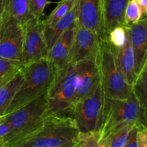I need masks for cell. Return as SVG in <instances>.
<instances>
[{"instance_id":"1","label":"cell","mask_w":147,"mask_h":147,"mask_svg":"<svg viewBox=\"0 0 147 147\" xmlns=\"http://www.w3.org/2000/svg\"><path fill=\"white\" fill-rule=\"evenodd\" d=\"M79 129L73 119L49 113L42 124L13 147L76 146Z\"/></svg>"},{"instance_id":"2","label":"cell","mask_w":147,"mask_h":147,"mask_svg":"<svg viewBox=\"0 0 147 147\" xmlns=\"http://www.w3.org/2000/svg\"><path fill=\"white\" fill-rule=\"evenodd\" d=\"M80 63H69L52 81L47 99L50 114L72 118L79 86Z\"/></svg>"},{"instance_id":"3","label":"cell","mask_w":147,"mask_h":147,"mask_svg":"<svg viewBox=\"0 0 147 147\" xmlns=\"http://www.w3.org/2000/svg\"><path fill=\"white\" fill-rule=\"evenodd\" d=\"M134 125L146 126V113L141 109L132 91L124 100L104 96L102 122L98 131L100 139L111 131Z\"/></svg>"},{"instance_id":"4","label":"cell","mask_w":147,"mask_h":147,"mask_svg":"<svg viewBox=\"0 0 147 147\" xmlns=\"http://www.w3.org/2000/svg\"><path fill=\"white\" fill-rule=\"evenodd\" d=\"M47 91L23 105L14 111L4 115V121L11 128V132L4 139L7 146H12L32 133L49 114Z\"/></svg>"},{"instance_id":"5","label":"cell","mask_w":147,"mask_h":147,"mask_svg":"<svg viewBox=\"0 0 147 147\" xmlns=\"http://www.w3.org/2000/svg\"><path fill=\"white\" fill-rule=\"evenodd\" d=\"M22 70L23 81L14 96L5 114L14 111L47 92L53 81V73L46 58L22 65Z\"/></svg>"},{"instance_id":"6","label":"cell","mask_w":147,"mask_h":147,"mask_svg":"<svg viewBox=\"0 0 147 147\" xmlns=\"http://www.w3.org/2000/svg\"><path fill=\"white\" fill-rule=\"evenodd\" d=\"M96 64L104 95L109 98L124 100L131 93L123 74L116 65L111 45L108 41L100 42V52Z\"/></svg>"},{"instance_id":"7","label":"cell","mask_w":147,"mask_h":147,"mask_svg":"<svg viewBox=\"0 0 147 147\" xmlns=\"http://www.w3.org/2000/svg\"><path fill=\"white\" fill-rule=\"evenodd\" d=\"M104 96L100 81L90 94L75 106L72 119L75 121L80 131H98L103 117Z\"/></svg>"},{"instance_id":"8","label":"cell","mask_w":147,"mask_h":147,"mask_svg":"<svg viewBox=\"0 0 147 147\" xmlns=\"http://www.w3.org/2000/svg\"><path fill=\"white\" fill-rule=\"evenodd\" d=\"M24 40L21 63L23 66L46 58L47 46L42 31L41 21L31 17L23 24Z\"/></svg>"},{"instance_id":"9","label":"cell","mask_w":147,"mask_h":147,"mask_svg":"<svg viewBox=\"0 0 147 147\" xmlns=\"http://www.w3.org/2000/svg\"><path fill=\"white\" fill-rule=\"evenodd\" d=\"M23 40V24L13 17H4L0 28V57L21 62Z\"/></svg>"},{"instance_id":"10","label":"cell","mask_w":147,"mask_h":147,"mask_svg":"<svg viewBox=\"0 0 147 147\" xmlns=\"http://www.w3.org/2000/svg\"><path fill=\"white\" fill-rule=\"evenodd\" d=\"M100 42L94 33L77 23V30L69 56L68 64L85 60L96 63L100 52Z\"/></svg>"},{"instance_id":"11","label":"cell","mask_w":147,"mask_h":147,"mask_svg":"<svg viewBox=\"0 0 147 147\" xmlns=\"http://www.w3.org/2000/svg\"><path fill=\"white\" fill-rule=\"evenodd\" d=\"M76 22L94 33L100 41H108L105 35L100 0H77Z\"/></svg>"},{"instance_id":"12","label":"cell","mask_w":147,"mask_h":147,"mask_svg":"<svg viewBox=\"0 0 147 147\" xmlns=\"http://www.w3.org/2000/svg\"><path fill=\"white\" fill-rule=\"evenodd\" d=\"M76 30L77 22H76L63 33L54 45L47 50L46 59L51 68L53 79L55 78L68 65L69 56L74 41Z\"/></svg>"},{"instance_id":"13","label":"cell","mask_w":147,"mask_h":147,"mask_svg":"<svg viewBox=\"0 0 147 147\" xmlns=\"http://www.w3.org/2000/svg\"><path fill=\"white\" fill-rule=\"evenodd\" d=\"M130 34L135 61V72L137 76L147 61V19L146 17L139 22L127 26Z\"/></svg>"},{"instance_id":"14","label":"cell","mask_w":147,"mask_h":147,"mask_svg":"<svg viewBox=\"0 0 147 147\" xmlns=\"http://www.w3.org/2000/svg\"><path fill=\"white\" fill-rule=\"evenodd\" d=\"M126 27H127L128 36L126 44L120 48H116L111 45H110L112 53L114 56L116 65L123 74L128 85L131 87L136 80V74L135 72L134 55L131 43L129 30L127 26Z\"/></svg>"},{"instance_id":"15","label":"cell","mask_w":147,"mask_h":147,"mask_svg":"<svg viewBox=\"0 0 147 147\" xmlns=\"http://www.w3.org/2000/svg\"><path fill=\"white\" fill-rule=\"evenodd\" d=\"M103 11L105 35L117 26L124 25V14L129 0H100Z\"/></svg>"},{"instance_id":"16","label":"cell","mask_w":147,"mask_h":147,"mask_svg":"<svg viewBox=\"0 0 147 147\" xmlns=\"http://www.w3.org/2000/svg\"><path fill=\"white\" fill-rule=\"evenodd\" d=\"M80 63V80L76 93L75 106L80 100L90 94L100 81L98 70L96 63L89 60H85Z\"/></svg>"},{"instance_id":"17","label":"cell","mask_w":147,"mask_h":147,"mask_svg":"<svg viewBox=\"0 0 147 147\" xmlns=\"http://www.w3.org/2000/svg\"><path fill=\"white\" fill-rule=\"evenodd\" d=\"M77 20V0L73 8L67 14L64 16L59 21H57L53 27L42 28L43 36L47 50L54 45L56 40L65 32L69 27H71Z\"/></svg>"},{"instance_id":"18","label":"cell","mask_w":147,"mask_h":147,"mask_svg":"<svg viewBox=\"0 0 147 147\" xmlns=\"http://www.w3.org/2000/svg\"><path fill=\"white\" fill-rule=\"evenodd\" d=\"M30 1L31 0H4L3 19L11 17L22 24L25 23L32 17Z\"/></svg>"},{"instance_id":"19","label":"cell","mask_w":147,"mask_h":147,"mask_svg":"<svg viewBox=\"0 0 147 147\" xmlns=\"http://www.w3.org/2000/svg\"><path fill=\"white\" fill-rule=\"evenodd\" d=\"M23 81V73L21 70L11 80L0 86V116L5 115L14 96Z\"/></svg>"},{"instance_id":"20","label":"cell","mask_w":147,"mask_h":147,"mask_svg":"<svg viewBox=\"0 0 147 147\" xmlns=\"http://www.w3.org/2000/svg\"><path fill=\"white\" fill-rule=\"evenodd\" d=\"M147 61L136 76L131 91L137 99L141 109L146 113L147 108Z\"/></svg>"},{"instance_id":"21","label":"cell","mask_w":147,"mask_h":147,"mask_svg":"<svg viewBox=\"0 0 147 147\" xmlns=\"http://www.w3.org/2000/svg\"><path fill=\"white\" fill-rule=\"evenodd\" d=\"M76 2V0H60L57 2V7L51 14L45 20L41 22V27L42 28L53 27L57 21L70 11Z\"/></svg>"},{"instance_id":"22","label":"cell","mask_w":147,"mask_h":147,"mask_svg":"<svg viewBox=\"0 0 147 147\" xmlns=\"http://www.w3.org/2000/svg\"><path fill=\"white\" fill-rule=\"evenodd\" d=\"M132 126L113 130L100 139L104 147H123L127 140L129 133Z\"/></svg>"},{"instance_id":"23","label":"cell","mask_w":147,"mask_h":147,"mask_svg":"<svg viewBox=\"0 0 147 147\" xmlns=\"http://www.w3.org/2000/svg\"><path fill=\"white\" fill-rule=\"evenodd\" d=\"M21 62L0 57V86L11 80L21 70Z\"/></svg>"},{"instance_id":"24","label":"cell","mask_w":147,"mask_h":147,"mask_svg":"<svg viewBox=\"0 0 147 147\" xmlns=\"http://www.w3.org/2000/svg\"><path fill=\"white\" fill-rule=\"evenodd\" d=\"M77 147H104L100 140L98 131H79L77 138Z\"/></svg>"},{"instance_id":"25","label":"cell","mask_w":147,"mask_h":147,"mask_svg":"<svg viewBox=\"0 0 147 147\" xmlns=\"http://www.w3.org/2000/svg\"><path fill=\"white\" fill-rule=\"evenodd\" d=\"M127 36L128 31L126 26H117L109 32L108 36V42L113 47L120 48L126 44Z\"/></svg>"},{"instance_id":"26","label":"cell","mask_w":147,"mask_h":147,"mask_svg":"<svg viewBox=\"0 0 147 147\" xmlns=\"http://www.w3.org/2000/svg\"><path fill=\"white\" fill-rule=\"evenodd\" d=\"M142 18V13L135 0H129L125 10L124 25L128 26L137 22Z\"/></svg>"},{"instance_id":"27","label":"cell","mask_w":147,"mask_h":147,"mask_svg":"<svg viewBox=\"0 0 147 147\" xmlns=\"http://www.w3.org/2000/svg\"><path fill=\"white\" fill-rule=\"evenodd\" d=\"M53 1L48 0H31L30 1V14L32 17L41 18L44 15L45 7Z\"/></svg>"},{"instance_id":"28","label":"cell","mask_w":147,"mask_h":147,"mask_svg":"<svg viewBox=\"0 0 147 147\" xmlns=\"http://www.w3.org/2000/svg\"><path fill=\"white\" fill-rule=\"evenodd\" d=\"M138 126L134 125L131 126L127 140L123 147H138L137 145Z\"/></svg>"},{"instance_id":"29","label":"cell","mask_w":147,"mask_h":147,"mask_svg":"<svg viewBox=\"0 0 147 147\" xmlns=\"http://www.w3.org/2000/svg\"><path fill=\"white\" fill-rule=\"evenodd\" d=\"M137 145L138 147H147V129L146 126H138Z\"/></svg>"},{"instance_id":"30","label":"cell","mask_w":147,"mask_h":147,"mask_svg":"<svg viewBox=\"0 0 147 147\" xmlns=\"http://www.w3.org/2000/svg\"><path fill=\"white\" fill-rule=\"evenodd\" d=\"M11 132V128L7 123L3 121L0 123V140L4 139L9 136Z\"/></svg>"},{"instance_id":"31","label":"cell","mask_w":147,"mask_h":147,"mask_svg":"<svg viewBox=\"0 0 147 147\" xmlns=\"http://www.w3.org/2000/svg\"><path fill=\"white\" fill-rule=\"evenodd\" d=\"M137 4L141 13H142V18L146 17L147 14V0H135Z\"/></svg>"},{"instance_id":"32","label":"cell","mask_w":147,"mask_h":147,"mask_svg":"<svg viewBox=\"0 0 147 147\" xmlns=\"http://www.w3.org/2000/svg\"><path fill=\"white\" fill-rule=\"evenodd\" d=\"M4 0H0V28L2 24L3 15H4Z\"/></svg>"},{"instance_id":"33","label":"cell","mask_w":147,"mask_h":147,"mask_svg":"<svg viewBox=\"0 0 147 147\" xmlns=\"http://www.w3.org/2000/svg\"><path fill=\"white\" fill-rule=\"evenodd\" d=\"M7 143L6 141H4V139H1L0 140V147H7Z\"/></svg>"},{"instance_id":"34","label":"cell","mask_w":147,"mask_h":147,"mask_svg":"<svg viewBox=\"0 0 147 147\" xmlns=\"http://www.w3.org/2000/svg\"><path fill=\"white\" fill-rule=\"evenodd\" d=\"M58 147H76V146H70V145H65V146H62Z\"/></svg>"},{"instance_id":"35","label":"cell","mask_w":147,"mask_h":147,"mask_svg":"<svg viewBox=\"0 0 147 147\" xmlns=\"http://www.w3.org/2000/svg\"><path fill=\"white\" fill-rule=\"evenodd\" d=\"M7 147H13V146H7Z\"/></svg>"},{"instance_id":"36","label":"cell","mask_w":147,"mask_h":147,"mask_svg":"<svg viewBox=\"0 0 147 147\" xmlns=\"http://www.w3.org/2000/svg\"><path fill=\"white\" fill-rule=\"evenodd\" d=\"M76 147H77V146H76Z\"/></svg>"}]
</instances>
